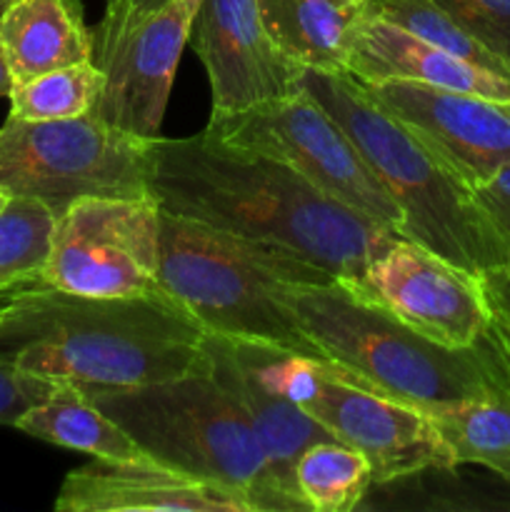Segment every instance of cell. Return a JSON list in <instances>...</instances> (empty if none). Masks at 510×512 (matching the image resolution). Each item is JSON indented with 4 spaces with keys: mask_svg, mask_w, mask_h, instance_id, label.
<instances>
[{
    "mask_svg": "<svg viewBox=\"0 0 510 512\" xmlns=\"http://www.w3.org/2000/svg\"><path fill=\"white\" fill-rule=\"evenodd\" d=\"M150 195L168 213L288 250L338 280L358 278L398 238L288 165L225 145L208 130L155 140Z\"/></svg>",
    "mask_w": 510,
    "mask_h": 512,
    "instance_id": "1",
    "label": "cell"
},
{
    "mask_svg": "<svg viewBox=\"0 0 510 512\" xmlns=\"http://www.w3.org/2000/svg\"><path fill=\"white\" fill-rule=\"evenodd\" d=\"M0 358L78 388H135L208 368L205 330L165 295L88 298L43 280L0 313Z\"/></svg>",
    "mask_w": 510,
    "mask_h": 512,
    "instance_id": "2",
    "label": "cell"
},
{
    "mask_svg": "<svg viewBox=\"0 0 510 512\" xmlns=\"http://www.w3.org/2000/svg\"><path fill=\"white\" fill-rule=\"evenodd\" d=\"M333 280L328 270L288 250L160 213V288L205 333L323 358L285 295L295 283Z\"/></svg>",
    "mask_w": 510,
    "mask_h": 512,
    "instance_id": "3",
    "label": "cell"
},
{
    "mask_svg": "<svg viewBox=\"0 0 510 512\" xmlns=\"http://www.w3.org/2000/svg\"><path fill=\"white\" fill-rule=\"evenodd\" d=\"M285 298L325 360L403 403L435 410L510 395L490 333L470 348H448L415 333L340 280L295 283Z\"/></svg>",
    "mask_w": 510,
    "mask_h": 512,
    "instance_id": "4",
    "label": "cell"
},
{
    "mask_svg": "<svg viewBox=\"0 0 510 512\" xmlns=\"http://www.w3.org/2000/svg\"><path fill=\"white\" fill-rule=\"evenodd\" d=\"M303 88L345 130L403 215L400 238L413 240L468 273L483 275L508 263L510 253L473 198L370 90L350 73L308 70Z\"/></svg>",
    "mask_w": 510,
    "mask_h": 512,
    "instance_id": "5",
    "label": "cell"
},
{
    "mask_svg": "<svg viewBox=\"0 0 510 512\" xmlns=\"http://www.w3.org/2000/svg\"><path fill=\"white\" fill-rule=\"evenodd\" d=\"M158 463L243 495L253 512H298L253 428L210 368L135 388H80Z\"/></svg>",
    "mask_w": 510,
    "mask_h": 512,
    "instance_id": "6",
    "label": "cell"
},
{
    "mask_svg": "<svg viewBox=\"0 0 510 512\" xmlns=\"http://www.w3.org/2000/svg\"><path fill=\"white\" fill-rule=\"evenodd\" d=\"M245 343V340H243ZM265 380L293 398L335 440L368 458L373 483L453 470V458L425 408L370 388L363 378L325 358L248 343Z\"/></svg>",
    "mask_w": 510,
    "mask_h": 512,
    "instance_id": "7",
    "label": "cell"
},
{
    "mask_svg": "<svg viewBox=\"0 0 510 512\" xmlns=\"http://www.w3.org/2000/svg\"><path fill=\"white\" fill-rule=\"evenodd\" d=\"M158 140V138H155ZM155 140L95 113L0 125V190L43 203L58 218L83 198H148Z\"/></svg>",
    "mask_w": 510,
    "mask_h": 512,
    "instance_id": "8",
    "label": "cell"
},
{
    "mask_svg": "<svg viewBox=\"0 0 510 512\" xmlns=\"http://www.w3.org/2000/svg\"><path fill=\"white\" fill-rule=\"evenodd\" d=\"M205 130L225 145L288 165L320 193L400 238L403 215L398 205L385 193L353 140L305 88L243 113L210 120Z\"/></svg>",
    "mask_w": 510,
    "mask_h": 512,
    "instance_id": "9",
    "label": "cell"
},
{
    "mask_svg": "<svg viewBox=\"0 0 510 512\" xmlns=\"http://www.w3.org/2000/svg\"><path fill=\"white\" fill-rule=\"evenodd\" d=\"M160 213L153 195L78 200L55 218L40 278L50 288L88 298L165 295Z\"/></svg>",
    "mask_w": 510,
    "mask_h": 512,
    "instance_id": "10",
    "label": "cell"
},
{
    "mask_svg": "<svg viewBox=\"0 0 510 512\" xmlns=\"http://www.w3.org/2000/svg\"><path fill=\"white\" fill-rule=\"evenodd\" d=\"M203 0H165L138 13L123 0H108L93 28V63L105 88L93 113L138 138H160L180 55L188 48Z\"/></svg>",
    "mask_w": 510,
    "mask_h": 512,
    "instance_id": "11",
    "label": "cell"
},
{
    "mask_svg": "<svg viewBox=\"0 0 510 512\" xmlns=\"http://www.w3.org/2000/svg\"><path fill=\"white\" fill-rule=\"evenodd\" d=\"M340 283L448 348L478 345L493 325L478 275L413 240L393 238L358 278Z\"/></svg>",
    "mask_w": 510,
    "mask_h": 512,
    "instance_id": "12",
    "label": "cell"
},
{
    "mask_svg": "<svg viewBox=\"0 0 510 512\" xmlns=\"http://www.w3.org/2000/svg\"><path fill=\"white\" fill-rule=\"evenodd\" d=\"M365 88L470 190L510 163V103L413 80Z\"/></svg>",
    "mask_w": 510,
    "mask_h": 512,
    "instance_id": "13",
    "label": "cell"
},
{
    "mask_svg": "<svg viewBox=\"0 0 510 512\" xmlns=\"http://www.w3.org/2000/svg\"><path fill=\"white\" fill-rule=\"evenodd\" d=\"M188 45L208 73L210 120L303 88L305 70L270 38L258 0H203Z\"/></svg>",
    "mask_w": 510,
    "mask_h": 512,
    "instance_id": "14",
    "label": "cell"
},
{
    "mask_svg": "<svg viewBox=\"0 0 510 512\" xmlns=\"http://www.w3.org/2000/svg\"><path fill=\"white\" fill-rule=\"evenodd\" d=\"M58 512H253L248 500L223 485L143 460H103L65 475Z\"/></svg>",
    "mask_w": 510,
    "mask_h": 512,
    "instance_id": "15",
    "label": "cell"
},
{
    "mask_svg": "<svg viewBox=\"0 0 510 512\" xmlns=\"http://www.w3.org/2000/svg\"><path fill=\"white\" fill-rule=\"evenodd\" d=\"M205 355L213 378L233 395L240 413L253 428L278 488L295 510H308L295 490L293 465L308 445L333 440V435L318 420L310 418L293 398L263 378L248 343L205 333Z\"/></svg>",
    "mask_w": 510,
    "mask_h": 512,
    "instance_id": "16",
    "label": "cell"
},
{
    "mask_svg": "<svg viewBox=\"0 0 510 512\" xmlns=\"http://www.w3.org/2000/svg\"><path fill=\"white\" fill-rule=\"evenodd\" d=\"M348 73L363 85L413 80L510 103V73H498L445 53L368 10L360 18L350 43Z\"/></svg>",
    "mask_w": 510,
    "mask_h": 512,
    "instance_id": "17",
    "label": "cell"
},
{
    "mask_svg": "<svg viewBox=\"0 0 510 512\" xmlns=\"http://www.w3.org/2000/svg\"><path fill=\"white\" fill-rule=\"evenodd\" d=\"M0 50L13 83L93 60V28L78 0H15L0 13Z\"/></svg>",
    "mask_w": 510,
    "mask_h": 512,
    "instance_id": "18",
    "label": "cell"
},
{
    "mask_svg": "<svg viewBox=\"0 0 510 512\" xmlns=\"http://www.w3.org/2000/svg\"><path fill=\"white\" fill-rule=\"evenodd\" d=\"M270 38L300 68L348 73V53L365 3L350 0H258Z\"/></svg>",
    "mask_w": 510,
    "mask_h": 512,
    "instance_id": "19",
    "label": "cell"
},
{
    "mask_svg": "<svg viewBox=\"0 0 510 512\" xmlns=\"http://www.w3.org/2000/svg\"><path fill=\"white\" fill-rule=\"evenodd\" d=\"M15 430L58 448L103 460H143L145 450L88 398L78 385L63 383L48 400L30 408Z\"/></svg>",
    "mask_w": 510,
    "mask_h": 512,
    "instance_id": "20",
    "label": "cell"
},
{
    "mask_svg": "<svg viewBox=\"0 0 510 512\" xmlns=\"http://www.w3.org/2000/svg\"><path fill=\"white\" fill-rule=\"evenodd\" d=\"M453 465H483L510 483V395L428 410Z\"/></svg>",
    "mask_w": 510,
    "mask_h": 512,
    "instance_id": "21",
    "label": "cell"
},
{
    "mask_svg": "<svg viewBox=\"0 0 510 512\" xmlns=\"http://www.w3.org/2000/svg\"><path fill=\"white\" fill-rule=\"evenodd\" d=\"M295 490L315 512H350L373 485L368 458L340 440L308 445L293 465Z\"/></svg>",
    "mask_w": 510,
    "mask_h": 512,
    "instance_id": "22",
    "label": "cell"
},
{
    "mask_svg": "<svg viewBox=\"0 0 510 512\" xmlns=\"http://www.w3.org/2000/svg\"><path fill=\"white\" fill-rule=\"evenodd\" d=\"M105 75L93 60L50 70L35 78L13 83L10 88V118L20 120H65L93 113Z\"/></svg>",
    "mask_w": 510,
    "mask_h": 512,
    "instance_id": "23",
    "label": "cell"
},
{
    "mask_svg": "<svg viewBox=\"0 0 510 512\" xmlns=\"http://www.w3.org/2000/svg\"><path fill=\"white\" fill-rule=\"evenodd\" d=\"M55 215L30 198H10L0 210V293L43 280Z\"/></svg>",
    "mask_w": 510,
    "mask_h": 512,
    "instance_id": "24",
    "label": "cell"
},
{
    "mask_svg": "<svg viewBox=\"0 0 510 512\" xmlns=\"http://www.w3.org/2000/svg\"><path fill=\"white\" fill-rule=\"evenodd\" d=\"M365 10L468 63L483 65L498 73H510V68L498 55L490 53L468 30L460 28L435 0H368Z\"/></svg>",
    "mask_w": 510,
    "mask_h": 512,
    "instance_id": "25",
    "label": "cell"
},
{
    "mask_svg": "<svg viewBox=\"0 0 510 512\" xmlns=\"http://www.w3.org/2000/svg\"><path fill=\"white\" fill-rule=\"evenodd\" d=\"M435 3L510 68V0H435Z\"/></svg>",
    "mask_w": 510,
    "mask_h": 512,
    "instance_id": "26",
    "label": "cell"
},
{
    "mask_svg": "<svg viewBox=\"0 0 510 512\" xmlns=\"http://www.w3.org/2000/svg\"><path fill=\"white\" fill-rule=\"evenodd\" d=\"M23 288L25 285L0 293V313H3L5 305L15 298V293ZM60 385L63 383H58V380L28 373V370L18 368V365L0 358V425L15 428V423H18L30 408H35L38 403L48 400Z\"/></svg>",
    "mask_w": 510,
    "mask_h": 512,
    "instance_id": "27",
    "label": "cell"
},
{
    "mask_svg": "<svg viewBox=\"0 0 510 512\" xmlns=\"http://www.w3.org/2000/svg\"><path fill=\"white\" fill-rule=\"evenodd\" d=\"M473 198L510 253V163L473 188Z\"/></svg>",
    "mask_w": 510,
    "mask_h": 512,
    "instance_id": "28",
    "label": "cell"
},
{
    "mask_svg": "<svg viewBox=\"0 0 510 512\" xmlns=\"http://www.w3.org/2000/svg\"><path fill=\"white\" fill-rule=\"evenodd\" d=\"M480 278L485 303H488L493 328L510 330V260L493 270H485Z\"/></svg>",
    "mask_w": 510,
    "mask_h": 512,
    "instance_id": "29",
    "label": "cell"
},
{
    "mask_svg": "<svg viewBox=\"0 0 510 512\" xmlns=\"http://www.w3.org/2000/svg\"><path fill=\"white\" fill-rule=\"evenodd\" d=\"M488 333H490V340H493L495 350H498V358H500V363H503L505 375H508V380H510V330H498L490 325Z\"/></svg>",
    "mask_w": 510,
    "mask_h": 512,
    "instance_id": "30",
    "label": "cell"
},
{
    "mask_svg": "<svg viewBox=\"0 0 510 512\" xmlns=\"http://www.w3.org/2000/svg\"><path fill=\"white\" fill-rule=\"evenodd\" d=\"M10 88H13V78L8 73V65H5L3 50H0V98H8Z\"/></svg>",
    "mask_w": 510,
    "mask_h": 512,
    "instance_id": "31",
    "label": "cell"
},
{
    "mask_svg": "<svg viewBox=\"0 0 510 512\" xmlns=\"http://www.w3.org/2000/svg\"><path fill=\"white\" fill-rule=\"evenodd\" d=\"M125 5H130L133 10H138V13H145V10H155L160 8V5L165 3V0H123Z\"/></svg>",
    "mask_w": 510,
    "mask_h": 512,
    "instance_id": "32",
    "label": "cell"
},
{
    "mask_svg": "<svg viewBox=\"0 0 510 512\" xmlns=\"http://www.w3.org/2000/svg\"><path fill=\"white\" fill-rule=\"evenodd\" d=\"M8 200H10V198H8V195H5V193H3V190H0V210H3V208H5V205H8Z\"/></svg>",
    "mask_w": 510,
    "mask_h": 512,
    "instance_id": "33",
    "label": "cell"
},
{
    "mask_svg": "<svg viewBox=\"0 0 510 512\" xmlns=\"http://www.w3.org/2000/svg\"><path fill=\"white\" fill-rule=\"evenodd\" d=\"M10 3H15V0H0V13H3V10H5V8H8V5H10Z\"/></svg>",
    "mask_w": 510,
    "mask_h": 512,
    "instance_id": "34",
    "label": "cell"
},
{
    "mask_svg": "<svg viewBox=\"0 0 510 512\" xmlns=\"http://www.w3.org/2000/svg\"><path fill=\"white\" fill-rule=\"evenodd\" d=\"M350 3H368V0H350Z\"/></svg>",
    "mask_w": 510,
    "mask_h": 512,
    "instance_id": "35",
    "label": "cell"
}]
</instances>
